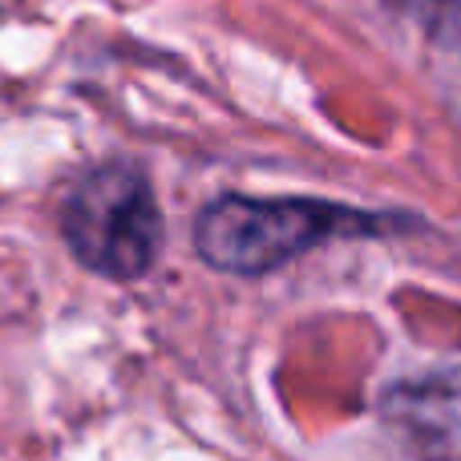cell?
Returning <instances> with one entry per match:
<instances>
[{"instance_id":"obj_1","label":"cell","mask_w":461,"mask_h":461,"mask_svg":"<svg viewBox=\"0 0 461 461\" xmlns=\"http://www.w3.org/2000/svg\"><path fill=\"white\" fill-rule=\"evenodd\" d=\"M373 230V219L360 211L316 199H243L227 194L199 215L194 243L199 255L230 276H267L287 259L320 247L336 235Z\"/></svg>"},{"instance_id":"obj_2","label":"cell","mask_w":461,"mask_h":461,"mask_svg":"<svg viewBox=\"0 0 461 461\" xmlns=\"http://www.w3.org/2000/svg\"><path fill=\"white\" fill-rule=\"evenodd\" d=\"M61 235L81 267L105 279H142L162 251V215L138 167H97L65 194Z\"/></svg>"}]
</instances>
